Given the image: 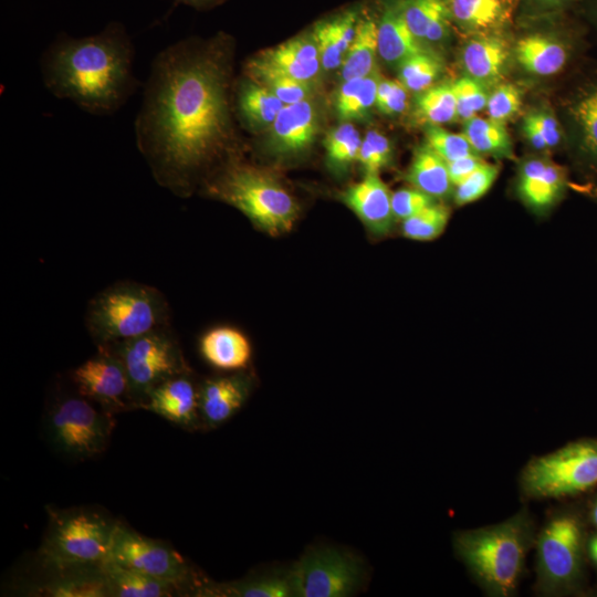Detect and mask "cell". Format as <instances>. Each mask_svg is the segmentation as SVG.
<instances>
[{"instance_id":"25","label":"cell","mask_w":597,"mask_h":597,"mask_svg":"<svg viewBox=\"0 0 597 597\" xmlns=\"http://www.w3.org/2000/svg\"><path fill=\"white\" fill-rule=\"evenodd\" d=\"M199 349L209 365L229 371L245 369L252 356L248 337L231 326H217L207 331L200 338Z\"/></svg>"},{"instance_id":"3","label":"cell","mask_w":597,"mask_h":597,"mask_svg":"<svg viewBox=\"0 0 597 597\" xmlns=\"http://www.w3.org/2000/svg\"><path fill=\"white\" fill-rule=\"evenodd\" d=\"M536 533L533 515L522 507L501 523L457 531L452 546L486 595L511 597L517 591Z\"/></svg>"},{"instance_id":"28","label":"cell","mask_w":597,"mask_h":597,"mask_svg":"<svg viewBox=\"0 0 597 597\" xmlns=\"http://www.w3.org/2000/svg\"><path fill=\"white\" fill-rule=\"evenodd\" d=\"M108 596L168 597L180 591L175 585L105 559L100 565Z\"/></svg>"},{"instance_id":"11","label":"cell","mask_w":597,"mask_h":597,"mask_svg":"<svg viewBox=\"0 0 597 597\" xmlns=\"http://www.w3.org/2000/svg\"><path fill=\"white\" fill-rule=\"evenodd\" d=\"M113 416L78 394L63 397L49 413L50 440L69 457L91 458L106 448L114 427Z\"/></svg>"},{"instance_id":"8","label":"cell","mask_w":597,"mask_h":597,"mask_svg":"<svg viewBox=\"0 0 597 597\" xmlns=\"http://www.w3.org/2000/svg\"><path fill=\"white\" fill-rule=\"evenodd\" d=\"M116 523L91 509L50 511L49 531L42 547L45 561L64 568L100 565L108 556Z\"/></svg>"},{"instance_id":"39","label":"cell","mask_w":597,"mask_h":597,"mask_svg":"<svg viewBox=\"0 0 597 597\" xmlns=\"http://www.w3.org/2000/svg\"><path fill=\"white\" fill-rule=\"evenodd\" d=\"M450 218L448 207L437 201L405 219L402 234L411 240L430 241L438 238L446 229Z\"/></svg>"},{"instance_id":"33","label":"cell","mask_w":597,"mask_h":597,"mask_svg":"<svg viewBox=\"0 0 597 597\" xmlns=\"http://www.w3.org/2000/svg\"><path fill=\"white\" fill-rule=\"evenodd\" d=\"M381 80L376 67L365 77H356L342 82L336 96L335 109L342 121H360L368 116L376 105L377 87Z\"/></svg>"},{"instance_id":"12","label":"cell","mask_w":597,"mask_h":597,"mask_svg":"<svg viewBox=\"0 0 597 597\" xmlns=\"http://www.w3.org/2000/svg\"><path fill=\"white\" fill-rule=\"evenodd\" d=\"M106 559L170 583L179 590L192 586L198 593L205 583L195 579L184 557L174 548L119 522L116 523Z\"/></svg>"},{"instance_id":"40","label":"cell","mask_w":597,"mask_h":597,"mask_svg":"<svg viewBox=\"0 0 597 597\" xmlns=\"http://www.w3.org/2000/svg\"><path fill=\"white\" fill-rule=\"evenodd\" d=\"M426 144L447 163L478 154L463 133H451L440 125L426 126Z\"/></svg>"},{"instance_id":"9","label":"cell","mask_w":597,"mask_h":597,"mask_svg":"<svg viewBox=\"0 0 597 597\" xmlns=\"http://www.w3.org/2000/svg\"><path fill=\"white\" fill-rule=\"evenodd\" d=\"M104 346L124 363L134 408H143L150 391L164 381L190 371L170 326Z\"/></svg>"},{"instance_id":"54","label":"cell","mask_w":597,"mask_h":597,"mask_svg":"<svg viewBox=\"0 0 597 597\" xmlns=\"http://www.w3.org/2000/svg\"><path fill=\"white\" fill-rule=\"evenodd\" d=\"M596 12H597V4H596Z\"/></svg>"},{"instance_id":"50","label":"cell","mask_w":597,"mask_h":597,"mask_svg":"<svg viewBox=\"0 0 597 597\" xmlns=\"http://www.w3.org/2000/svg\"><path fill=\"white\" fill-rule=\"evenodd\" d=\"M177 3H184L195 9H210L217 4H220L224 0H175Z\"/></svg>"},{"instance_id":"37","label":"cell","mask_w":597,"mask_h":597,"mask_svg":"<svg viewBox=\"0 0 597 597\" xmlns=\"http://www.w3.org/2000/svg\"><path fill=\"white\" fill-rule=\"evenodd\" d=\"M398 80L412 93H420L434 85L442 72L439 56L425 49L408 59L398 67Z\"/></svg>"},{"instance_id":"45","label":"cell","mask_w":597,"mask_h":597,"mask_svg":"<svg viewBox=\"0 0 597 597\" xmlns=\"http://www.w3.org/2000/svg\"><path fill=\"white\" fill-rule=\"evenodd\" d=\"M408 92L399 80L381 78L377 87V109L385 115L401 114L407 108Z\"/></svg>"},{"instance_id":"6","label":"cell","mask_w":597,"mask_h":597,"mask_svg":"<svg viewBox=\"0 0 597 597\" xmlns=\"http://www.w3.org/2000/svg\"><path fill=\"white\" fill-rule=\"evenodd\" d=\"M205 191L237 208L271 235L289 232L298 214L294 198L275 177L233 159L206 181Z\"/></svg>"},{"instance_id":"19","label":"cell","mask_w":597,"mask_h":597,"mask_svg":"<svg viewBox=\"0 0 597 597\" xmlns=\"http://www.w3.org/2000/svg\"><path fill=\"white\" fill-rule=\"evenodd\" d=\"M510 45L498 32L474 34L462 48V65L468 76L486 88L503 78L510 60Z\"/></svg>"},{"instance_id":"2","label":"cell","mask_w":597,"mask_h":597,"mask_svg":"<svg viewBox=\"0 0 597 597\" xmlns=\"http://www.w3.org/2000/svg\"><path fill=\"white\" fill-rule=\"evenodd\" d=\"M134 46L125 27L112 21L84 38L61 34L42 54L45 87L94 115L119 109L135 92Z\"/></svg>"},{"instance_id":"23","label":"cell","mask_w":597,"mask_h":597,"mask_svg":"<svg viewBox=\"0 0 597 597\" xmlns=\"http://www.w3.org/2000/svg\"><path fill=\"white\" fill-rule=\"evenodd\" d=\"M362 14L360 8L352 7L314 24L312 33L324 70L331 71L342 65Z\"/></svg>"},{"instance_id":"32","label":"cell","mask_w":597,"mask_h":597,"mask_svg":"<svg viewBox=\"0 0 597 597\" xmlns=\"http://www.w3.org/2000/svg\"><path fill=\"white\" fill-rule=\"evenodd\" d=\"M377 19L363 12L354 40L341 65L342 82L369 75L377 67Z\"/></svg>"},{"instance_id":"1","label":"cell","mask_w":597,"mask_h":597,"mask_svg":"<svg viewBox=\"0 0 597 597\" xmlns=\"http://www.w3.org/2000/svg\"><path fill=\"white\" fill-rule=\"evenodd\" d=\"M227 38L184 40L153 61L135 119L136 145L155 180L186 196L208 166L232 149Z\"/></svg>"},{"instance_id":"48","label":"cell","mask_w":597,"mask_h":597,"mask_svg":"<svg viewBox=\"0 0 597 597\" xmlns=\"http://www.w3.org/2000/svg\"><path fill=\"white\" fill-rule=\"evenodd\" d=\"M485 161L480 155H469L447 163L449 176L455 187Z\"/></svg>"},{"instance_id":"20","label":"cell","mask_w":597,"mask_h":597,"mask_svg":"<svg viewBox=\"0 0 597 597\" xmlns=\"http://www.w3.org/2000/svg\"><path fill=\"white\" fill-rule=\"evenodd\" d=\"M253 59L277 72L308 83H313L322 67L312 31L261 51Z\"/></svg>"},{"instance_id":"21","label":"cell","mask_w":597,"mask_h":597,"mask_svg":"<svg viewBox=\"0 0 597 597\" xmlns=\"http://www.w3.org/2000/svg\"><path fill=\"white\" fill-rule=\"evenodd\" d=\"M574 44L565 39L542 33L521 38L514 46L519 64L528 73L551 76L559 73L569 62Z\"/></svg>"},{"instance_id":"26","label":"cell","mask_w":597,"mask_h":597,"mask_svg":"<svg viewBox=\"0 0 597 597\" xmlns=\"http://www.w3.org/2000/svg\"><path fill=\"white\" fill-rule=\"evenodd\" d=\"M567 113L578 154L588 166L597 168V82L578 90Z\"/></svg>"},{"instance_id":"14","label":"cell","mask_w":597,"mask_h":597,"mask_svg":"<svg viewBox=\"0 0 597 597\" xmlns=\"http://www.w3.org/2000/svg\"><path fill=\"white\" fill-rule=\"evenodd\" d=\"M143 408L187 430L203 428L199 385L190 371L174 376L153 389Z\"/></svg>"},{"instance_id":"15","label":"cell","mask_w":597,"mask_h":597,"mask_svg":"<svg viewBox=\"0 0 597 597\" xmlns=\"http://www.w3.org/2000/svg\"><path fill=\"white\" fill-rule=\"evenodd\" d=\"M320 129L318 109L311 98L284 105L269 128L268 147L277 155L306 150Z\"/></svg>"},{"instance_id":"51","label":"cell","mask_w":597,"mask_h":597,"mask_svg":"<svg viewBox=\"0 0 597 597\" xmlns=\"http://www.w3.org/2000/svg\"><path fill=\"white\" fill-rule=\"evenodd\" d=\"M587 558L597 568V531L587 538Z\"/></svg>"},{"instance_id":"49","label":"cell","mask_w":597,"mask_h":597,"mask_svg":"<svg viewBox=\"0 0 597 597\" xmlns=\"http://www.w3.org/2000/svg\"><path fill=\"white\" fill-rule=\"evenodd\" d=\"M523 133L526 139L528 140V143L535 149L544 150L548 148L544 138L542 137V135L540 134V132L537 130L533 122L527 116H525L524 122H523Z\"/></svg>"},{"instance_id":"18","label":"cell","mask_w":597,"mask_h":597,"mask_svg":"<svg viewBox=\"0 0 597 597\" xmlns=\"http://www.w3.org/2000/svg\"><path fill=\"white\" fill-rule=\"evenodd\" d=\"M391 196L378 175H366L362 181L348 187L341 198L373 234L383 237L392 230L396 221Z\"/></svg>"},{"instance_id":"22","label":"cell","mask_w":597,"mask_h":597,"mask_svg":"<svg viewBox=\"0 0 597 597\" xmlns=\"http://www.w3.org/2000/svg\"><path fill=\"white\" fill-rule=\"evenodd\" d=\"M378 54L398 67L409 56L425 50L407 25L398 0H385L377 18Z\"/></svg>"},{"instance_id":"42","label":"cell","mask_w":597,"mask_h":597,"mask_svg":"<svg viewBox=\"0 0 597 597\" xmlns=\"http://www.w3.org/2000/svg\"><path fill=\"white\" fill-rule=\"evenodd\" d=\"M457 101V117L467 122L483 111L488 104V88L470 76L452 83Z\"/></svg>"},{"instance_id":"17","label":"cell","mask_w":597,"mask_h":597,"mask_svg":"<svg viewBox=\"0 0 597 597\" xmlns=\"http://www.w3.org/2000/svg\"><path fill=\"white\" fill-rule=\"evenodd\" d=\"M252 377L239 370L206 379L199 385V410L203 428H216L233 417L248 400Z\"/></svg>"},{"instance_id":"30","label":"cell","mask_w":597,"mask_h":597,"mask_svg":"<svg viewBox=\"0 0 597 597\" xmlns=\"http://www.w3.org/2000/svg\"><path fill=\"white\" fill-rule=\"evenodd\" d=\"M198 595L228 597H293L287 570H272L228 584L205 583Z\"/></svg>"},{"instance_id":"41","label":"cell","mask_w":597,"mask_h":597,"mask_svg":"<svg viewBox=\"0 0 597 597\" xmlns=\"http://www.w3.org/2000/svg\"><path fill=\"white\" fill-rule=\"evenodd\" d=\"M391 159L392 146L389 139L379 132H367L357 158L366 175H378L390 165Z\"/></svg>"},{"instance_id":"44","label":"cell","mask_w":597,"mask_h":597,"mask_svg":"<svg viewBox=\"0 0 597 597\" xmlns=\"http://www.w3.org/2000/svg\"><path fill=\"white\" fill-rule=\"evenodd\" d=\"M522 105V94L520 88L512 83H500L489 95L486 112L489 118L505 123L512 118Z\"/></svg>"},{"instance_id":"43","label":"cell","mask_w":597,"mask_h":597,"mask_svg":"<svg viewBox=\"0 0 597 597\" xmlns=\"http://www.w3.org/2000/svg\"><path fill=\"white\" fill-rule=\"evenodd\" d=\"M500 171L498 165L484 163L453 190V200L457 206H464L479 200L494 184Z\"/></svg>"},{"instance_id":"29","label":"cell","mask_w":597,"mask_h":597,"mask_svg":"<svg viewBox=\"0 0 597 597\" xmlns=\"http://www.w3.org/2000/svg\"><path fill=\"white\" fill-rule=\"evenodd\" d=\"M284 105L269 88L248 76L238 85L237 111L242 124L251 130L270 128Z\"/></svg>"},{"instance_id":"13","label":"cell","mask_w":597,"mask_h":597,"mask_svg":"<svg viewBox=\"0 0 597 597\" xmlns=\"http://www.w3.org/2000/svg\"><path fill=\"white\" fill-rule=\"evenodd\" d=\"M78 395L114 415L134 408L126 368L119 356L108 346L72 371Z\"/></svg>"},{"instance_id":"36","label":"cell","mask_w":597,"mask_h":597,"mask_svg":"<svg viewBox=\"0 0 597 597\" xmlns=\"http://www.w3.org/2000/svg\"><path fill=\"white\" fill-rule=\"evenodd\" d=\"M415 112L427 125H442L458 119L452 83L432 85L417 93Z\"/></svg>"},{"instance_id":"4","label":"cell","mask_w":597,"mask_h":597,"mask_svg":"<svg viewBox=\"0 0 597 597\" xmlns=\"http://www.w3.org/2000/svg\"><path fill=\"white\" fill-rule=\"evenodd\" d=\"M587 532L582 512L561 506L547 513L535 538V583L538 596L582 593L586 585Z\"/></svg>"},{"instance_id":"27","label":"cell","mask_w":597,"mask_h":597,"mask_svg":"<svg viewBox=\"0 0 597 597\" xmlns=\"http://www.w3.org/2000/svg\"><path fill=\"white\" fill-rule=\"evenodd\" d=\"M412 34L425 44H438L450 33V13L446 0H398Z\"/></svg>"},{"instance_id":"53","label":"cell","mask_w":597,"mask_h":597,"mask_svg":"<svg viewBox=\"0 0 597 597\" xmlns=\"http://www.w3.org/2000/svg\"><path fill=\"white\" fill-rule=\"evenodd\" d=\"M540 1L547 3L548 6H559V4L568 2L569 0H540Z\"/></svg>"},{"instance_id":"31","label":"cell","mask_w":597,"mask_h":597,"mask_svg":"<svg viewBox=\"0 0 597 597\" xmlns=\"http://www.w3.org/2000/svg\"><path fill=\"white\" fill-rule=\"evenodd\" d=\"M406 179L434 199L448 197L453 191L447 161L427 144L418 147L413 154Z\"/></svg>"},{"instance_id":"7","label":"cell","mask_w":597,"mask_h":597,"mask_svg":"<svg viewBox=\"0 0 597 597\" xmlns=\"http://www.w3.org/2000/svg\"><path fill=\"white\" fill-rule=\"evenodd\" d=\"M597 485V439L585 438L532 458L520 474L525 500L576 496Z\"/></svg>"},{"instance_id":"46","label":"cell","mask_w":597,"mask_h":597,"mask_svg":"<svg viewBox=\"0 0 597 597\" xmlns=\"http://www.w3.org/2000/svg\"><path fill=\"white\" fill-rule=\"evenodd\" d=\"M433 202H436L433 197L413 187L398 189L391 196L395 219L401 221Z\"/></svg>"},{"instance_id":"5","label":"cell","mask_w":597,"mask_h":597,"mask_svg":"<svg viewBox=\"0 0 597 597\" xmlns=\"http://www.w3.org/2000/svg\"><path fill=\"white\" fill-rule=\"evenodd\" d=\"M170 308L165 295L147 284L116 282L88 303L85 324L97 346L130 339L169 326Z\"/></svg>"},{"instance_id":"35","label":"cell","mask_w":597,"mask_h":597,"mask_svg":"<svg viewBox=\"0 0 597 597\" xmlns=\"http://www.w3.org/2000/svg\"><path fill=\"white\" fill-rule=\"evenodd\" d=\"M247 76L269 88L285 105L311 97L312 83L277 72L251 57L245 64Z\"/></svg>"},{"instance_id":"34","label":"cell","mask_w":597,"mask_h":597,"mask_svg":"<svg viewBox=\"0 0 597 597\" xmlns=\"http://www.w3.org/2000/svg\"><path fill=\"white\" fill-rule=\"evenodd\" d=\"M463 134L479 155L513 157L512 142L504 123L474 116L464 122Z\"/></svg>"},{"instance_id":"38","label":"cell","mask_w":597,"mask_h":597,"mask_svg":"<svg viewBox=\"0 0 597 597\" xmlns=\"http://www.w3.org/2000/svg\"><path fill=\"white\" fill-rule=\"evenodd\" d=\"M362 140L358 130L350 123L346 122L331 129L324 139L329 167L337 171L347 169L357 160Z\"/></svg>"},{"instance_id":"47","label":"cell","mask_w":597,"mask_h":597,"mask_svg":"<svg viewBox=\"0 0 597 597\" xmlns=\"http://www.w3.org/2000/svg\"><path fill=\"white\" fill-rule=\"evenodd\" d=\"M526 116L533 122L548 148H554L561 144L563 138L562 127L552 113L537 111Z\"/></svg>"},{"instance_id":"52","label":"cell","mask_w":597,"mask_h":597,"mask_svg":"<svg viewBox=\"0 0 597 597\" xmlns=\"http://www.w3.org/2000/svg\"><path fill=\"white\" fill-rule=\"evenodd\" d=\"M588 520L590 524L596 528L597 531V495L594 498L589 512H588Z\"/></svg>"},{"instance_id":"24","label":"cell","mask_w":597,"mask_h":597,"mask_svg":"<svg viewBox=\"0 0 597 597\" xmlns=\"http://www.w3.org/2000/svg\"><path fill=\"white\" fill-rule=\"evenodd\" d=\"M451 21L474 34L498 32L512 20L516 0H446Z\"/></svg>"},{"instance_id":"16","label":"cell","mask_w":597,"mask_h":597,"mask_svg":"<svg viewBox=\"0 0 597 597\" xmlns=\"http://www.w3.org/2000/svg\"><path fill=\"white\" fill-rule=\"evenodd\" d=\"M567 185L562 166L547 158H530L520 166L516 190L527 208L544 213L563 198Z\"/></svg>"},{"instance_id":"10","label":"cell","mask_w":597,"mask_h":597,"mask_svg":"<svg viewBox=\"0 0 597 597\" xmlns=\"http://www.w3.org/2000/svg\"><path fill=\"white\" fill-rule=\"evenodd\" d=\"M289 572L294 597L352 596L366 578L358 556L333 546L306 549Z\"/></svg>"}]
</instances>
